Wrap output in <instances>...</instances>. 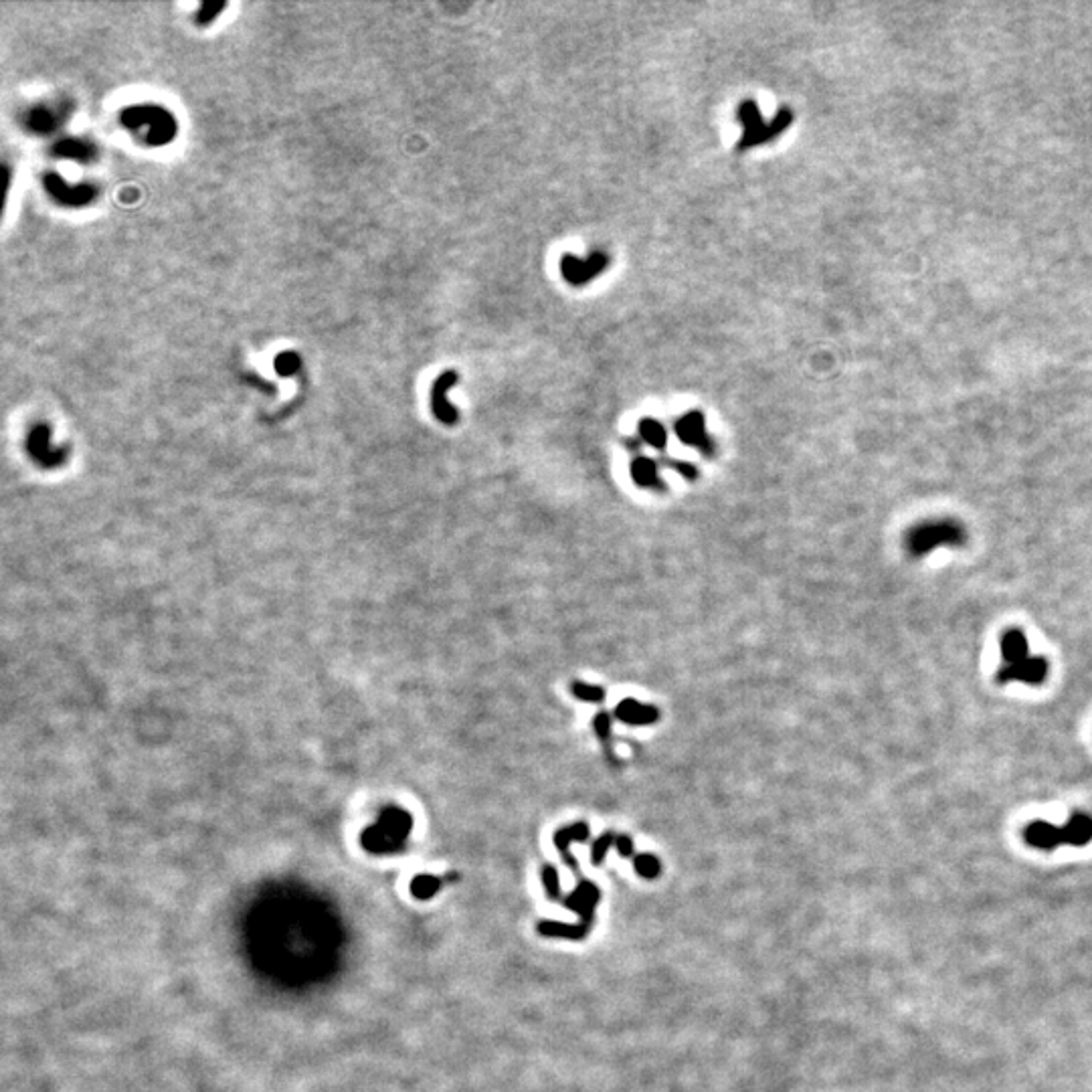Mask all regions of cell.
<instances>
[{"label":"cell","mask_w":1092,"mask_h":1092,"mask_svg":"<svg viewBox=\"0 0 1092 1092\" xmlns=\"http://www.w3.org/2000/svg\"><path fill=\"white\" fill-rule=\"evenodd\" d=\"M969 542L967 528L957 518H931L913 524L904 533L902 546L904 553L918 560L933 555L936 549H961Z\"/></svg>","instance_id":"1"},{"label":"cell","mask_w":1092,"mask_h":1092,"mask_svg":"<svg viewBox=\"0 0 1092 1092\" xmlns=\"http://www.w3.org/2000/svg\"><path fill=\"white\" fill-rule=\"evenodd\" d=\"M599 900H601V891L597 889L593 882L581 880L567 898H562L565 907L578 914V923L567 925V923H558V920H540L538 933L544 936L569 938V941H583V938L589 934V931L593 929L595 911H597V904H599Z\"/></svg>","instance_id":"2"},{"label":"cell","mask_w":1092,"mask_h":1092,"mask_svg":"<svg viewBox=\"0 0 1092 1092\" xmlns=\"http://www.w3.org/2000/svg\"><path fill=\"white\" fill-rule=\"evenodd\" d=\"M737 119H739V124L743 126V136L737 142V150L745 152L748 148H755V146L775 140L777 136L783 134V130L793 122V114L788 108H783L777 112V116L773 117L771 124H765L757 101L745 99L743 104L739 106Z\"/></svg>","instance_id":"3"},{"label":"cell","mask_w":1092,"mask_h":1092,"mask_svg":"<svg viewBox=\"0 0 1092 1092\" xmlns=\"http://www.w3.org/2000/svg\"><path fill=\"white\" fill-rule=\"evenodd\" d=\"M409 831H411V815L399 808H390L383 813L381 822L365 835V844L377 854L397 851L403 848Z\"/></svg>","instance_id":"4"},{"label":"cell","mask_w":1092,"mask_h":1092,"mask_svg":"<svg viewBox=\"0 0 1092 1092\" xmlns=\"http://www.w3.org/2000/svg\"><path fill=\"white\" fill-rule=\"evenodd\" d=\"M1050 676V662L1044 656H1030L1028 660L1012 663V665H999L996 672V682L999 686H1008L1012 682H1019L1026 686H1042Z\"/></svg>","instance_id":"5"},{"label":"cell","mask_w":1092,"mask_h":1092,"mask_svg":"<svg viewBox=\"0 0 1092 1092\" xmlns=\"http://www.w3.org/2000/svg\"><path fill=\"white\" fill-rule=\"evenodd\" d=\"M609 267V255L603 251H593L587 260L577 258L573 253H565L560 258V273L567 284L581 287L599 278Z\"/></svg>","instance_id":"6"},{"label":"cell","mask_w":1092,"mask_h":1092,"mask_svg":"<svg viewBox=\"0 0 1092 1092\" xmlns=\"http://www.w3.org/2000/svg\"><path fill=\"white\" fill-rule=\"evenodd\" d=\"M676 435L682 443L698 448L706 457L714 455V441L706 433V421L701 411H690L676 421Z\"/></svg>","instance_id":"7"},{"label":"cell","mask_w":1092,"mask_h":1092,"mask_svg":"<svg viewBox=\"0 0 1092 1092\" xmlns=\"http://www.w3.org/2000/svg\"><path fill=\"white\" fill-rule=\"evenodd\" d=\"M457 379L459 377H457L455 370H446L433 383V388H431L433 413L441 423H446V425H455L459 419L457 409L453 405H450V401H448V390L457 383Z\"/></svg>","instance_id":"8"},{"label":"cell","mask_w":1092,"mask_h":1092,"mask_svg":"<svg viewBox=\"0 0 1092 1092\" xmlns=\"http://www.w3.org/2000/svg\"><path fill=\"white\" fill-rule=\"evenodd\" d=\"M1023 840H1026L1028 846L1036 848V850H1042V851H1052L1058 846H1064L1062 842V830L1044 822V819H1036V822H1030L1028 828L1023 830Z\"/></svg>","instance_id":"9"},{"label":"cell","mask_w":1092,"mask_h":1092,"mask_svg":"<svg viewBox=\"0 0 1092 1092\" xmlns=\"http://www.w3.org/2000/svg\"><path fill=\"white\" fill-rule=\"evenodd\" d=\"M999 654H1001V665H1012L1030 658V643L1026 634H1023V629L1008 627L1005 631H1001Z\"/></svg>","instance_id":"10"},{"label":"cell","mask_w":1092,"mask_h":1092,"mask_svg":"<svg viewBox=\"0 0 1092 1092\" xmlns=\"http://www.w3.org/2000/svg\"><path fill=\"white\" fill-rule=\"evenodd\" d=\"M587 838H589V826H587L585 822H577V824H573V826H569V828H560V830L555 833V846H556V850L560 851V858H562V862H565V864L573 870L578 882H581L583 878H581V874H578V866H577L575 856L571 854L569 846H571L573 842H585Z\"/></svg>","instance_id":"11"},{"label":"cell","mask_w":1092,"mask_h":1092,"mask_svg":"<svg viewBox=\"0 0 1092 1092\" xmlns=\"http://www.w3.org/2000/svg\"><path fill=\"white\" fill-rule=\"evenodd\" d=\"M616 719L629 726H650L660 721V710L652 704H641L634 698H627L618 704Z\"/></svg>","instance_id":"12"},{"label":"cell","mask_w":1092,"mask_h":1092,"mask_svg":"<svg viewBox=\"0 0 1092 1092\" xmlns=\"http://www.w3.org/2000/svg\"><path fill=\"white\" fill-rule=\"evenodd\" d=\"M1060 830L1064 846L1082 848L1092 842V815L1077 811Z\"/></svg>","instance_id":"13"},{"label":"cell","mask_w":1092,"mask_h":1092,"mask_svg":"<svg viewBox=\"0 0 1092 1092\" xmlns=\"http://www.w3.org/2000/svg\"><path fill=\"white\" fill-rule=\"evenodd\" d=\"M629 472H631V477H634V482L641 488H656V490L663 488L660 475H658V464L650 457L638 455L634 462H631Z\"/></svg>","instance_id":"14"},{"label":"cell","mask_w":1092,"mask_h":1092,"mask_svg":"<svg viewBox=\"0 0 1092 1092\" xmlns=\"http://www.w3.org/2000/svg\"><path fill=\"white\" fill-rule=\"evenodd\" d=\"M640 437L647 443V446H652L654 450H665L668 446V431H665L663 425L654 419V417H645L640 421Z\"/></svg>","instance_id":"15"},{"label":"cell","mask_w":1092,"mask_h":1092,"mask_svg":"<svg viewBox=\"0 0 1092 1092\" xmlns=\"http://www.w3.org/2000/svg\"><path fill=\"white\" fill-rule=\"evenodd\" d=\"M571 692L577 701H581V703L599 704L605 701V690L601 686H593V684H587V682H581V680L573 682Z\"/></svg>","instance_id":"16"},{"label":"cell","mask_w":1092,"mask_h":1092,"mask_svg":"<svg viewBox=\"0 0 1092 1092\" xmlns=\"http://www.w3.org/2000/svg\"><path fill=\"white\" fill-rule=\"evenodd\" d=\"M441 884H443L441 878L431 876V874H423V876H417V878L413 880L411 891H413V894H415L417 898L428 900V898H431V896H435V894L439 892Z\"/></svg>","instance_id":"17"},{"label":"cell","mask_w":1092,"mask_h":1092,"mask_svg":"<svg viewBox=\"0 0 1092 1092\" xmlns=\"http://www.w3.org/2000/svg\"><path fill=\"white\" fill-rule=\"evenodd\" d=\"M634 866H636V872L647 880L658 878L662 872V864L654 854H636Z\"/></svg>","instance_id":"18"},{"label":"cell","mask_w":1092,"mask_h":1092,"mask_svg":"<svg viewBox=\"0 0 1092 1092\" xmlns=\"http://www.w3.org/2000/svg\"><path fill=\"white\" fill-rule=\"evenodd\" d=\"M616 838H618L616 833H603L601 838H597V840L593 842V850H591V862H593V864H603L607 850H609L611 846H616Z\"/></svg>","instance_id":"19"},{"label":"cell","mask_w":1092,"mask_h":1092,"mask_svg":"<svg viewBox=\"0 0 1092 1092\" xmlns=\"http://www.w3.org/2000/svg\"><path fill=\"white\" fill-rule=\"evenodd\" d=\"M542 884H544V891H546V894H549V898H553V900L560 898V880H558V872H556L555 866H544Z\"/></svg>","instance_id":"20"},{"label":"cell","mask_w":1092,"mask_h":1092,"mask_svg":"<svg viewBox=\"0 0 1092 1092\" xmlns=\"http://www.w3.org/2000/svg\"><path fill=\"white\" fill-rule=\"evenodd\" d=\"M593 728H595V735L599 737L601 741H607L611 737V716L607 712H599L593 719Z\"/></svg>","instance_id":"21"},{"label":"cell","mask_w":1092,"mask_h":1092,"mask_svg":"<svg viewBox=\"0 0 1092 1092\" xmlns=\"http://www.w3.org/2000/svg\"><path fill=\"white\" fill-rule=\"evenodd\" d=\"M616 848L620 850V854L623 858H636V850H634V840L627 838V835H618L616 838Z\"/></svg>","instance_id":"22"},{"label":"cell","mask_w":1092,"mask_h":1092,"mask_svg":"<svg viewBox=\"0 0 1092 1092\" xmlns=\"http://www.w3.org/2000/svg\"><path fill=\"white\" fill-rule=\"evenodd\" d=\"M672 466H674V470H676L678 473L684 475L686 480H696V477H698V470H696L692 464H686V462H676V464H672Z\"/></svg>","instance_id":"23"}]
</instances>
